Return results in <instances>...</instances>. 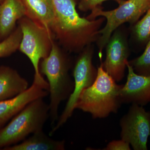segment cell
Masks as SVG:
<instances>
[{
    "label": "cell",
    "instance_id": "1",
    "mask_svg": "<svg viewBox=\"0 0 150 150\" xmlns=\"http://www.w3.org/2000/svg\"><path fill=\"white\" fill-rule=\"evenodd\" d=\"M54 18L51 32L55 40L66 51L79 53L96 42L98 31L105 19L89 20L81 17L76 9L75 0H51Z\"/></svg>",
    "mask_w": 150,
    "mask_h": 150
},
{
    "label": "cell",
    "instance_id": "2",
    "mask_svg": "<svg viewBox=\"0 0 150 150\" xmlns=\"http://www.w3.org/2000/svg\"><path fill=\"white\" fill-rule=\"evenodd\" d=\"M71 65L69 57L54 39L50 54L41 60L39 65L40 74L46 76L48 80L49 117L52 126L59 119V105L68 99L74 91V83L69 73Z\"/></svg>",
    "mask_w": 150,
    "mask_h": 150
},
{
    "label": "cell",
    "instance_id": "3",
    "mask_svg": "<svg viewBox=\"0 0 150 150\" xmlns=\"http://www.w3.org/2000/svg\"><path fill=\"white\" fill-rule=\"evenodd\" d=\"M97 69L95 81L82 92L75 106V109L90 113L94 119L117 113L122 104L120 95L123 85L117 84L101 64Z\"/></svg>",
    "mask_w": 150,
    "mask_h": 150
},
{
    "label": "cell",
    "instance_id": "4",
    "mask_svg": "<svg viewBox=\"0 0 150 150\" xmlns=\"http://www.w3.org/2000/svg\"><path fill=\"white\" fill-rule=\"evenodd\" d=\"M40 98L33 100L14 116L8 125L0 129V148L23 141L40 130L49 117V105Z\"/></svg>",
    "mask_w": 150,
    "mask_h": 150
},
{
    "label": "cell",
    "instance_id": "5",
    "mask_svg": "<svg viewBox=\"0 0 150 150\" xmlns=\"http://www.w3.org/2000/svg\"><path fill=\"white\" fill-rule=\"evenodd\" d=\"M18 23L22 33L18 50L27 56L33 66V81L48 89V82L40 73L39 65L41 60L50 54L54 39L53 35L46 28L27 16L22 18Z\"/></svg>",
    "mask_w": 150,
    "mask_h": 150
},
{
    "label": "cell",
    "instance_id": "6",
    "mask_svg": "<svg viewBox=\"0 0 150 150\" xmlns=\"http://www.w3.org/2000/svg\"><path fill=\"white\" fill-rule=\"evenodd\" d=\"M118 4V8L111 11H104L100 6L97 7L86 17L89 20L98 17H103L106 20L104 27L98 31L100 36L96 42L100 59L102 58L103 50L113 32L126 23L131 24L137 23L150 8V0H123Z\"/></svg>",
    "mask_w": 150,
    "mask_h": 150
},
{
    "label": "cell",
    "instance_id": "7",
    "mask_svg": "<svg viewBox=\"0 0 150 150\" xmlns=\"http://www.w3.org/2000/svg\"><path fill=\"white\" fill-rule=\"evenodd\" d=\"M93 48L90 45L84 48L78 56L73 69L74 91L68 98L64 109L59 117L56 125L49 132L51 136L72 115L78 98L82 92L92 85L96 79L98 69L93 64Z\"/></svg>",
    "mask_w": 150,
    "mask_h": 150
},
{
    "label": "cell",
    "instance_id": "8",
    "mask_svg": "<svg viewBox=\"0 0 150 150\" xmlns=\"http://www.w3.org/2000/svg\"><path fill=\"white\" fill-rule=\"evenodd\" d=\"M121 138L134 150H148L150 136V111L144 106L132 104L120 121Z\"/></svg>",
    "mask_w": 150,
    "mask_h": 150
},
{
    "label": "cell",
    "instance_id": "9",
    "mask_svg": "<svg viewBox=\"0 0 150 150\" xmlns=\"http://www.w3.org/2000/svg\"><path fill=\"white\" fill-rule=\"evenodd\" d=\"M105 46V60L102 62L100 59V64L103 70L116 82H119L125 76L130 55L127 36L118 28L112 33Z\"/></svg>",
    "mask_w": 150,
    "mask_h": 150
},
{
    "label": "cell",
    "instance_id": "10",
    "mask_svg": "<svg viewBox=\"0 0 150 150\" xmlns=\"http://www.w3.org/2000/svg\"><path fill=\"white\" fill-rule=\"evenodd\" d=\"M126 67L127 80L120 91L121 102L143 106L150 103V76L138 74L128 62Z\"/></svg>",
    "mask_w": 150,
    "mask_h": 150
},
{
    "label": "cell",
    "instance_id": "11",
    "mask_svg": "<svg viewBox=\"0 0 150 150\" xmlns=\"http://www.w3.org/2000/svg\"><path fill=\"white\" fill-rule=\"evenodd\" d=\"M49 94L43 86L33 81L27 90L18 95L0 101V127L16 115L28 104L34 100L45 98Z\"/></svg>",
    "mask_w": 150,
    "mask_h": 150
},
{
    "label": "cell",
    "instance_id": "12",
    "mask_svg": "<svg viewBox=\"0 0 150 150\" xmlns=\"http://www.w3.org/2000/svg\"><path fill=\"white\" fill-rule=\"evenodd\" d=\"M25 15L21 0H3L0 4V41L13 32L17 22Z\"/></svg>",
    "mask_w": 150,
    "mask_h": 150
},
{
    "label": "cell",
    "instance_id": "13",
    "mask_svg": "<svg viewBox=\"0 0 150 150\" xmlns=\"http://www.w3.org/2000/svg\"><path fill=\"white\" fill-rule=\"evenodd\" d=\"M28 88L27 81L13 68L0 66V101L12 98Z\"/></svg>",
    "mask_w": 150,
    "mask_h": 150
},
{
    "label": "cell",
    "instance_id": "14",
    "mask_svg": "<svg viewBox=\"0 0 150 150\" xmlns=\"http://www.w3.org/2000/svg\"><path fill=\"white\" fill-rule=\"evenodd\" d=\"M21 1L25 8V16L46 28L51 32L54 18V8L51 0Z\"/></svg>",
    "mask_w": 150,
    "mask_h": 150
},
{
    "label": "cell",
    "instance_id": "15",
    "mask_svg": "<svg viewBox=\"0 0 150 150\" xmlns=\"http://www.w3.org/2000/svg\"><path fill=\"white\" fill-rule=\"evenodd\" d=\"M65 142L51 139L43 130L33 133L19 144L4 148L6 150H64Z\"/></svg>",
    "mask_w": 150,
    "mask_h": 150
},
{
    "label": "cell",
    "instance_id": "16",
    "mask_svg": "<svg viewBox=\"0 0 150 150\" xmlns=\"http://www.w3.org/2000/svg\"><path fill=\"white\" fill-rule=\"evenodd\" d=\"M22 38L21 28L18 25L8 37L0 41V58L11 56L18 50Z\"/></svg>",
    "mask_w": 150,
    "mask_h": 150
},
{
    "label": "cell",
    "instance_id": "17",
    "mask_svg": "<svg viewBox=\"0 0 150 150\" xmlns=\"http://www.w3.org/2000/svg\"><path fill=\"white\" fill-rule=\"evenodd\" d=\"M128 62L138 74L150 76V37L143 54Z\"/></svg>",
    "mask_w": 150,
    "mask_h": 150
},
{
    "label": "cell",
    "instance_id": "18",
    "mask_svg": "<svg viewBox=\"0 0 150 150\" xmlns=\"http://www.w3.org/2000/svg\"><path fill=\"white\" fill-rule=\"evenodd\" d=\"M133 33L138 41H148L150 37V7L145 16L137 22L133 28Z\"/></svg>",
    "mask_w": 150,
    "mask_h": 150
},
{
    "label": "cell",
    "instance_id": "19",
    "mask_svg": "<svg viewBox=\"0 0 150 150\" xmlns=\"http://www.w3.org/2000/svg\"><path fill=\"white\" fill-rule=\"evenodd\" d=\"M109 0H80L78 8L81 11L87 12L100 6L103 3ZM118 3L123 0H113Z\"/></svg>",
    "mask_w": 150,
    "mask_h": 150
},
{
    "label": "cell",
    "instance_id": "20",
    "mask_svg": "<svg viewBox=\"0 0 150 150\" xmlns=\"http://www.w3.org/2000/svg\"><path fill=\"white\" fill-rule=\"evenodd\" d=\"M104 150H130V145L124 140H114L109 142L106 146L103 149Z\"/></svg>",
    "mask_w": 150,
    "mask_h": 150
},
{
    "label": "cell",
    "instance_id": "21",
    "mask_svg": "<svg viewBox=\"0 0 150 150\" xmlns=\"http://www.w3.org/2000/svg\"><path fill=\"white\" fill-rule=\"evenodd\" d=\"M3 0H0V4L3 1Z\"/></svg>",
    "mask_w": 150,
    "mask_h": 150
}]
</instances>
